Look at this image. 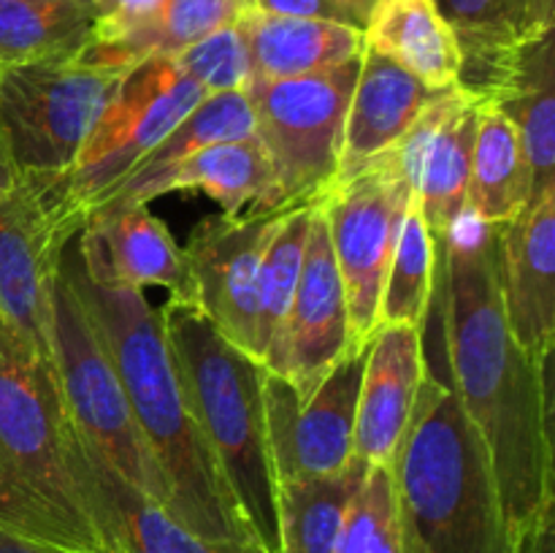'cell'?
Segmentation results:
<instances>
[{
	"label": "cell",
	"mask_w": 555,
	"mask_h": 553,
	"mask_svg": "<svg viewBox=\"0 0 555 553\" xmlns=\"http://www.w3.org/2000/svg\"><path fill=\"white\" fill-rule=\"evenodd\" d=\"M0 68H3V65H0ZM20 184H22V179H20V173H16L14 163H11L9 150H5L3 133H0V198L9 193H14Z\"/></svg>",
	"instance_id": "cell-40"
},
{
	"label": "cell",
	"mask_w": 555,
	"mask_h": 553,
	"mask_svg": "<svg viewBox=\"0 0 555 553\" xmlns=\"http://www.w3.org/2000/svg\"><path fill=\"white\" fill-rule=\"evenodd\" d=\"M555 27V0H524V20H520V41L551 33Z\"/></svg>",
	"instance_id": "cell-37"
},
{
	"label": "cell",
	"mask_w": 555,
	"mask_h": 553,
	"mask_svg": "<svg viewBox=\"0 0 555 553\" xmlns=\"http://www.w3.org/2000/svg\"><path fill=\"white\" fill-rule=\"evenodd\" d=\"M439 92L442 90L426 87L385 54L363 47L361 68H358L350 106H347L339 171H336L334 188L356 177L374 157L393 150L404 139L406 130L412 128L417 114Z\"/></svg>",
	"instance_id": "cell-20"
},
{
	"label": "cell",
	"mask_w": 555,
	"mask_h": 553,
	"mask_svg": "<svg viewBox=\"0 0 555 553\" xmlns=\"http://www.w3.org/2000/svg\"><path fill=\"white\" fill-rule=\"evenodd\" d=\"M247 38L253 79H293L318 74L361 57L363 30L339 22L271 16L258 11H242L238 16Z\"/></svg>",
	"instance_id": "cell-23"
},
{
	"label": "cell",
	"mask_w": 555,
	"mask_h": 553,
	"mask_svg": "<svg viewBox=\"0 0 555 553\" xmlns=\"http://www.w3.org/2000/svg\"><path fill=\"white\" fill-rule=\"evenodd\" d=\"M0 529L106 553L92 520L81 439L54 363L0 320Z\"/></svg>",
	"instance_id": "cell-3"
},
{
	"label": "cell",
	"mask_w": 555,
	"mask_h": 553,
	"mask_svg": "<svg viewBox=\"0 0 555 553\" xmlns=\"http://www.w3.org/2000/svg\"><path fill=\"white\" fill-rule=\"evenodd\" d=\"M358 68L361 57L293 79L249 81L255 139L274 168L285 209L314 204L334 188Z\"/></svg>",
	"instance_id": "cell-9"
},
{
	"label": "cell",
	"mask_w": 555,
	"mask_h": 553,
	"mask_svg": "<svg viewBox=\"0 0 555 553\" xmlns=\"http://www.w3.org/2000/svg\"><path fill=\"white\" fill-rule=\"evenodd\" d=\"M499 226L464 215L437 242V293L450 388L486 445L513 540L553 518L551 361L540 363L509 331L499 291Z\"/></svg>",
	"instance_id": "cell-1"
},
{
	"label": "cell",
	"mask_w": 555,
	"mask_h": 553,
	"mask_svg": "<svg viewBox=\"0 0 555 553\" xmlns=\"http://www.w3.org/2000/svg\"><path fill=\"white\" fill-rule=\"evenodd\" d=\"M372 342L347 347L307 399H298L291 380L266 369L263 404L276 480L339 475L352 464L358 394Z\"/></svg>",
	"instance_id": "cell-11"
},
{
	"label": "cell",
	"mask_w": 555,
	"mask_h": 553,
	"mask_svg": "<svg viewBox=\"0 0 555 553\" xmlns=\"http://www.w3.org/2000/svg\"><path fill=\"white\" fill-rule=\"evenodd\" d=\"M280 215L282 211L209 217L195 226L184 247L195 304L228 342L249 356L258 318L260 263Z\"/></svg>",
	"instance_id": "cell-13"
},
{
	"label": "cell",
	"mask_w": 555,
	"mask_h": 553,
	"mask_svg": "<svg viewBox=\"0 0 555 553\" xmlns=\"http://www.w3.org/2000/svg\"><path fill=\"white\" fill-rule=\"evenodd\" d=\"M499 291L504 318L534 361L553 358L555 345V184L499 226Z\"/></svg>",
	"instance_id": "cell-16"
},
{
	"label": "cell",
	"mask_w": 555,
	"mask_h": 553,
	"mask_svg": "<svg viewBox=\"0 0 555 553\" xmlns=\"http://www.w3.org/2000/svg\"><path fill=\"white\" fill-rule=\"evenodd\" d=\"M390 466L406 553H520L486 445L431 366Z\"/></svg>",
	"instance_id": "cell-4"
},
{
	"label": "cell",
	"mask_w": 555,
	"mask_h": 553,
	"mask_svg": "<svg viewBox=\"0 0 555 553\" xmlns=\"http://www.w3.org/2000/svg\"><path fill=\"white\" fill-rule=\"evenodd\" d=\"M76 249L92 269L122 285L163 287L171 301L195 304L188 258L168 226L146 206H112L92 211L76 233Z\"/></svg>",
	"instance_id": "cell-18"
},
{
	"label": "cell",
	"mask_w": 555,
	"mask_h": 553,
	"mask_svg": "<svg viewBox=\"0 0 555 553\" xmlns=\"http://www.w3.org/2000/svg\"><path fill=\"white\" fill-rule=\"evenodd\" d=\"M171 60L206 95L244 92L253 81V60H249L247 38L238 22H231L201 41L190 43L182 52L171 54Z\"/></svg>",
	"instance_id": "cell-34"
},
{
	"label": "cell",
	"mask_w": 555,
	"mask_h": 553,
	"mask_svg": "<svg viewBox=\"0 0 555 553\" xmlns=\"http://www.w3.org/2000/svg\"><path fill=\"white\" fill-rule=\"evenodd\" d=\"M204 98L206 92L171 57L144 60L122 76L74 168L57 182L30 184L41 190L60 226L76 236L92 206L117 188Z\"/></svg>",
	"instance_id": "cell-6"
},
{
	"label": "cell",
	"mask_w": 555,
	"mask_h": 553,
	"mask_svg": "<svg viewBox=\"0 0 555 553\" xmlns=\"http://www.w3.org/2000/svg\"><path fill=\"white\" fill-rule=\"evenodd\" d=\"M244 0H166L155 16L117 41H92L76 63L130 70L150 57H171L242 16Z\"/></svg>",
	"instance_id": "cell-28"
},
{
	"label": "cell",
	"mask_w": 555,
	"mask_h": 553,
	"mask_svg": "<svg viewBox=\"0 0 555 553\" xmlns=\"http://www.w3.org/2000/svg\"><path fill=\"white\" fill-rule=\"evenodd\" d=\"M244 11H258L271 16H296V20L339 22L363 30L366 20L345 0H244Z\"/></svg>",
	"instance_id": "cell-35"
},
{
	"label": "cell",
	"mask_w": 555,
	"mask_h": 553,
	"mask_svg": "<svg viewBox=\"0 0 555 553\" xmlns=\"http://www.w3.org/2000/svg\"><path fill=\"white\" fill-rule=\"evenodd\" d=\"M125 74L92 68L76 60L3 65L0 133L20 179H63L74 168Z\"/></svg>",
	"instance_id": "cell-8"
},
{
	"label": "cell",
	"mask_w": 555,
	"mask_h": 553,
	"mask_svg": "<svg viewBox=\"0 0 555 553\" xmlns=\"http://www.w3.org/2000/svg\"><path fill=\"white\" fill-rule=\"evenodd\" d=\"M188 190L209 195L215 204H220L225 217L285 211L276 173L263 146L258 139H242L206 146L144 182L122 184L103 195L90 215L112 206H146L168 193H188Z\"/></svg>",
	"instance_id": "cell-17"
},
{
	"label": "cell",
	"mask_w": 555,
	"mask_h": 553,
	"mask_svg": "<svg viewBox=\"0 0 555 553\" xmlns=\"http://www.w3.org/2000/svg\"><path fill=\"white\" fill-rule=\"evenodd\" d=\"M345 3H350L352 9H356L358 14H361L363 20H366V14H369V9H372V3H374V0H345Z\"/></svg>",
	"instance_id": "cell-41"
},
{
	"label": "cell",
	"mask_w": 555,
	"mask_h": 553,
	"mask_svg": "<svg viewBox=\"0 0 555 553\" xmlns=\"http://www.w3.org/2000/svg\"><path fill=\"white\" fill-rule=\"evenodd\" d=\"M520 553H555V537H553V518L545 520L537 531H531L524 542H520Z\"/></svg>",
	"instance_id": "cell-39"
},
{
	"label": "cell",
	"mask_w": 555,
	"mask_h": 553,
	"mask_svg": "<svg viewBox=\"0 0 555 553\" xmlns=\"http://www.w3.org/2000/svg\"><path fill=\"white\" fill-rule=\"evenodd\" d=\"M339 553H406L393 466H366L347 507Z\"/></svg>",
	"instance_id": "cell-33"
},
{
	"label": "cell",
	"mask_w": 555,
	"mask_h": 553,
	"mask_svg": "<svg viewBox=\"0 0 555 553\" xmlns=\"http://www.w3.org/2000/svg\"><path fill=\"white\" fill-rule=\"evenodd\" d=\"M52 361L68 415L87 448L128 486L166 507V483L141 439L112 356L60 266L52 285Z\"/></svg>",
	"instance_id": "cell-7"
},
{
	"label": "cell",
	"mask_w": 555,
	"mask_h": 553,
	"mask_svg": "<svg viewBox=\"0 0 555 553\" xmlns=\"http://www.w3.org/2000/svg\"><path fill=\"white\" fill-rule=\"evenodd\" d=\"M363 472L366 464L352 459L339 475L276 480L280 553H339L347 507Z\"/></svg>",
	"instance_id": "cell-29"
},
{
	"label": "cell",
	"mask_w": 555,
	"mask_h": 553,
	"mask_svg": "<svg viewBox=\"0 0 555 553\" xmlns=\"http://www.w3.org/2000/svg\"><path fill=\"white\" fill-rule=\"evenodd\" d=\"M437 5L459 38V87L493 101L518 52L524 0H437Z\"/></svg>",
	"instance_id": "cell-25"
},
{
	"label": "cell",
	"mask_w": 555,
	"mask_h": 553,
	"mask_svg": "<svg viewBox=\"0 0 555 553\" xmlns=\"http://www.w3.org/2000/svg\"><path fill=\"white\" fill-rule=\"evenodd\" d=\"M480 103L461 87L442 90L396 144L401 173L437 242L466 215Z\"/></svg>",
	"instance_id": "cell-14"
},
{
	"label": "cell",
	"mask_w": 555,
	"mask_h": 553,
	"mask_svg": "<svg viewBox=\"0 0 555 553\" xmlns=\"http://www.w3.org/2000/svg\"><path fill=\"white\" fill-rule=\"evenodd\" d=\"M163 329L211 455L263 553H280L276 472L266 426V366L228 342L198 309L168 298Z\"/></svg>",
	"instance_id": "cell-5"
},
{
	"label": "cell",
	"mask_w": 555,
	"mask_h": 553,
	"mask_svg": "<svg viewBox=\"0 0 555 553\" xmlns=\"http://www.w3.org/2000/svg\"><path fill=\"white\" fill-rule=\"evenodd\" d=\"M98 11V27L92 41H117L128 36L150 16L157 14L166 0H92Z\"/></svg>",
	"instance_id": "cell-36"
},
{
	"label": "cell",
	"mask_w": 555,
	"mask_h": 553,
	"mask_svg": "<svg viewBox=\"0 0 555 553\" xmlns=\"http://www.w3.org/2000/svg\"><path fill=\"white\" fill-rule=\"evenodd\" d=\"M0 553H87V551H68V548L43 545V542L25 540V537L0 529Z\"/></svg>",
	"instance_id": "cell-38"
},
{
	"label": "cell",
	"mask_w": 555,
	"mask_h": 553,
	"mask_svg": "<svg viewBox=\"0 0 555 553\" xmlns=\"http://www.w3.org/2000/svg\"><path fill=\"white\" fill-rule=\"evenodd\" d=\"M74 239L60 255V271L112 356L141 439L166 483V510L204 540L263 553L190 410L160 312L144 291L87 266Z\"/></svg>",
	"instance_id": "cell-2"
},
{
	"label": "cell",
	"mask_w": 555,
	"mask_h": 553,
	"mask_svg": "<svg viewBox=\"0 0 555 553\" xmlns=\"http://www.w3.org/2000/svg\"><path fill=\"white\" fill-rule=\"evenodd\" d=\"M426 366L423 329L404 323L379 325L369 347L358 394L352 455L361 464H393L401 437L410 426Z\"/></svg>",
	"instance_id": "cell-19"
},
{
	"label": "cell",
	"mask_w": 555,
	"mask_h": 553,
	"mask_svg": "<svg viewBox=\"0 0 555 553\" xmlns=\"http://www.w3.org/2000/svg\"><path fill=\"white\" fill-rule=\"evenodd\" d=\"M314 204L293 206V209L282 211L274 226V233H271L269 244H266L258 276V318H255L253 345V356L263 366H269L271 358L276 356L282 331H285L287 312H291L298 276H301L304 249H307Z\"/></svg>",
	"instance_id": "cell-30"
},
{
	"label": "cell",
	"mask_w": 555,
	"mask_h": 553,
	"mask_svg": "<svg viewBox=\"0 0 555 553\" xmlns=\"http://www.w3.org/2000/svg\"><path fill=\"white\" fill-rule=\"evenodd\" d=\"M81 439V437H79ZM85 486L92 520L106 553H253L193 535L166 507L152 502L98 459L81 439Z\"/></svg>",
	"instance_id": "cell-21"
},
{
	"label": "cell",
	"mask_w": 555,
	"mask_h": 553,
	"mask_svg": "<svg viewBox=\"0 0 555 553\" xmlns=\"http://www.w3.org/2000/svg\"><path fill=\"white\" fill-rule=\"evenodd\" d=\"M531 198V179L520 150L518 130L491 101L477 114L472 173L466 184V215L486 226L513 220Z\"/></svg>",
	"instance_id": "cell-26"
},
{
	"label": "cell",
	"mask_w": 555,
	"mask_h": 553,
	"mask_svg": "<svg viewBox=\"0 0 555 553\" xmlns=\"http://www.w3.org/2000/svg\"><path fill=\"white\" fill-rule=\"evenodd\" d=\"M347 347H350V314H347L345 285L331 249L328 222L318 201L309 222L296 296L287 312L276 356L266 369L291 380L298 399H307Z\"/></svg>",
	"instance_id": "cell-15"
},
{
	"label": "cell",
	"mask_w": 555,
	"mask_h": 553,
	"mask_svg": "<svg viewBox=\"0 0 555 553\" xmlns=\"http://www.w3.org/2000/svg\"><path fill=\"white\" fill-rule=\"evenodd\" d=\"M437 239L428 231L417 198L412 195L385 276L379 325L404 323L426 329L437 293Z\"/></svg>",
	"instance_id": "cell-31"
},
{
	"label": "cell",
	"mask_w": 555,
	"mask_h": 553,
	"mask_svg": "<svg viewBox=\"0 0 555 553\" xmlns=\"http://www.w3.org/2000/svg\"><path fill=\"white\" fill-rule=\"evenodd\" d=\"M95 27L92 0H0V65L76 60Z\"/></svg>",
	"instance_id": "cell-27"
},
{
	"label": "cell",
	"mask_w": 555,
	"mask_h": 553,
	"mask_svg": "<svg viewBox=\"0 0 555 553\" xmlns=\"http://www.w3.org/2000/svg\"><path fill=\"white\" fill-rule=\"evenodd\" d=\"M555 54L553 30L518 43L496 103L518 130L531 195L555 184Z\"/></svg>",
	"instance_id": "cell-24"
},
{
	"label": "cell",
	"mask_w": 555,
	"mask_h": 553,
	"mask_svg": "<svg viewBox=\"0 0 555 553\" xmlns=\"http://www.w3.org/2000/svg\"><path fill=\"white\" fill-rule=\"evenodd\" d=\"M363 41L431 90L459 87V38L437 0H374Z\"/></svg>",
	"instance_id": "cell-22"
},
{
	"label": "cell",
	"mask_w": 555,
	"mask_h": 553,
	"mask_svg": "<svg viewBox=\"0 0 555 553\" xmlns=\"http://www.w3.org/2000/svg\"><path fill=\"white\" fill-rule=\"evenodd\" d=\"M410 198L412 190L399 168L396 146L320 198L345 285L350 345H366L379 331L385 276Z\"/></svg>",
	"instance_id": "cell-10"
},
{
	"label": "cell",
	"mask_w": 555,
	"mask_h": 553,
	"mask_svg": "<svg viewBox=\"0 0 555 553\" xmlns=\"http://www.w3.org/2000/svg\"><path fill=\"white\" fill-rule=\"evenodd\" d=\"M255 139V114L249 106L247 90L244 92H217L206 95L155 150L146 152L139 160V166L117 184H135L155 173L166 171L173 163L206 150V146L222 144V141H242ZM112 188V190H117ZM108 190V193H112Z\"/></svg>",
	"instance_id": "cell-32"
},
{
	"label": "cell",
	"mask_w": 555,
	"mask_h": 553,
	"mask_svg": "<svg viewBox=\"0 0 555 553\" xmlns=\"http://www.w3.org/2000/svg\"><path fill=\"white\" fill-rule=\"evenodd\" d=\"M74 233L41 190L22 182L0 198V320L52 361V285Z\"/></svg>",
	"instance_id": "cell-12"
}]
</instances>
